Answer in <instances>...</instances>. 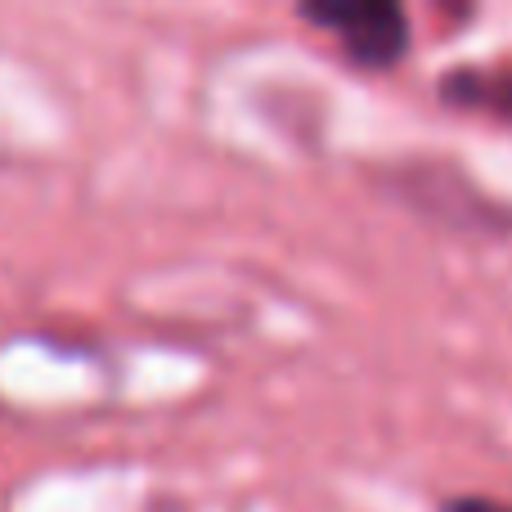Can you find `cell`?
<instances>
[{"label":"cell","mask_w":512,"mask_h":512,"mask_svg":"<svg viewBox=\"0 0 512 512\" xmlns=\"http://www.w3.org/2000/svg\"><path fill=\"white\" fill-rule=\"evenodd\" d=\"M301 14L319 27H333L364 68H391L409 50V23L391 0H310Z\"/></svg>","instance_id":"cell-1"},{"label":"cell","mask_w":512,"mask_h":512,"mask_svg":"<svg viewBox=\"0 0 512 512\" xmlns=\"http://www.w3.org/2000/svg\"><path fill=\"white\" fill-rule=\"evenodd\" d=\"M445 512H512V508H499L490 499H454V504H445Z\"/></svg>","instance_id":"cell-3"},{"label":"cell","mask_w":512,"mask_h":512,"mask_svg":"<svg viewBox=\"0 0 512 512\" xmlns=\"http://www.w3.org/2000/svg\"><path fill=\"white\" fill-rule=\"evenodd\" d=\"M441 95L450 99V104H468V108H495V113H508L512 117V77H481V72L463 68V72H450V77L441 81Z\"/></svg>","instance_id":"cell-2"}]
</instances>
